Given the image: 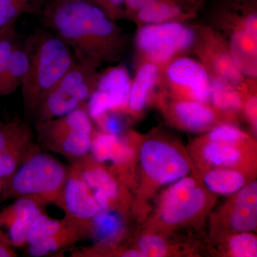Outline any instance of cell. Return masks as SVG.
I'll return each mask as SVG.
<instances>
[{"label": "cell", "mask_w": 257, "mask_h": 257, "mask_svg": "<svg viewBox=\"0 0 257 257\" xmlns=\"http://www.w3.org/2000/svg\"><path fill=\"white\" fill-rule=\"evenodd\" d=\"M41 15L44 25L67 44L79 64L97 69L124 53V32L89 0H52Z\"/></svg>", "instance_id": "obj_1"}, {"label": "cell", "mask_w": 257, "mask_h": 257, "mask_svg": "<svg viewBox=\"0 0 257 257\" xmlns=\"http://www.w3.org/2000/svg\"><path fill=\"white\" fill-rule=\"evenodd\" d=\"M28 40L30 65L21 87L25 114L33 119L44 96L77 62L67 44L47 28L37 30Z\"/></svg>", "instance_id": "obj_2"}, {"label": "cell", "mask_w": 257, "mask_h": 257, "mask_svg": "<svg viewBox=\"0 0 257 257\" xmlns=\"http://www.w3.org/2000/svg\"><path fill=\"white\" fill-rule=\"evenodd\" d=\"M67 175L68 167L40 150L5 182L0 202L35 197L58 207Z\"/></svg>", "instance_id": "obj_3"}, {"label": "cell", "mask_w": 257, "mask_h": 257, "mask_svg": "<svg viewBox=\"0 0 257 257\" xmlns=\"http://www.w3.org/2000/svg\"><path fill=\"white\" fill-rule=\"evenodd\" d=\"M99 76L97 69L77 62L44 96L35 111V122L59 117L87 106Z\"/></svg>", "instance_id": "obj_4"}, {"label": "cell", "mask_w": 257, "mask_h": 257, "mask_svg": "<svg viewBox=\"0 0 257 257\" xmlns=\"http://www.w3.org/2000/svg\"><path fill=\"white\" fill-rule=\"evenodd\" d=\"M197 32L182 22L140 25L136 47L142 62L162 68L171 60L194 46Z\"/></svg>", "instance_id": "obj_5"}, {"label": "cell", "mask_w": 257, "mask_h": 257, "mask_svg": "<svg viewBox=\"0 0 257 257\" xmlns=\"http://www.w3.org/2000/svg\"><path fill=\"white\" fill-rule=\"evenodd\" d=\"M223 30L226 32L231 58L246 78L257 75V14L253 10H237L224 16Z\"/></svg>", "instance_id": "obj_6"}, {"label": "cell", "mask_w": 257, "mask_h": 257, "mask_svg": "<svg viewBox=\"0 0 257 257\" xmlns=\"http://www.w3.org/2000/svg\"><path fill=\"white\" fill-rule=\"evenodd\" d=\"M179 99L208 104L210 101L211 77L199 60L180 55L161 68L160 84Z\"/></svg>", "instance_id": "obj_7"}, {"label": "cell", "mask_w": 257, "mask_h": 257, "mask_svg": "<svg viewBox=\"0 0 257 257\" xmlns=\"http://www.w3.org/2000/svg\"><path fill=\"white\" fill-rule=\"evenodd\" d=\"M140 160L144 173L159 185L174 183L187 177L190 170L188 162L177 149L158 140L143 144Z\"/></svg>", "instance_id": "obj_8"}, {"label": "cell", "mask_w": 257, "mask_h": 257, "mask_svg": "<svg viewBox=\"0 0 257 257\" xmlns=\"http://www.w3.org/2000/svg\"><path fill=\"white\" fill-rule=\"evenodd\" d=\"M198 32L194 43L196 52L210 77L238 89L242 87L247 78L235 65L222 35L210 28H202Z\"/></svg>", "instance_id": "obj_9"}, {"label": "cell", "mask_w": 257, "mask_h": 257, "mask_svg": "<svg viewBox=\"0 0 257 257\" xmlns=\"http://www.w3.org/2000/svg\"><path fill=\"white\" fill-rule=\"evenodd\" d=\"M205 192L192 177H183L167 189L160 204V217L166 224L175 226L189 220L202 210Z\"/></svg>", "instance_id": "obj_10"}, {"label": "cell", "mask_w": 257, "mask_h": 257, "mask_svg": "<svg viewBox=\"0 0 257 257\" xmlns=\"http://www.w3.org/2000/svg\"><path fill=\"white\" fill-rule=\"evenodd\" d=\"M58 207L65 213V216L84 222H93L102 211L92 189L73 162L68 167Z\"/></svg>", "instance_id": "obj_11"}, {"label": "cell", "mask_w": 257, "mask_h": 257, "mask_svg": "<svg viewBox=\"0 0 257 257\" xmlns=\"http://www.w3.org/2000/svg\"><path fill=\"white\" fill-rule=\"evenodd\" d=\"M72 162L78 167L101 211H112L120 194L119 184L114 176L90 153Z\"/></svg>", "instance_id": "obj_12"}, {"label": "cell", "mask_w": 257, "mask_h": 257, "mask_svg": "<svg viewBox=\"0 0 257 257\" xmlns=\"http://www.w3.org/2000/svg\"><path fill=\"white\" fill-rule=\"evenodd\" d=\"M191 0H155L139 10L134 21L139 25L182 22L192 18L197 3Z\"/></svg>", "instance_id": "obj_13"}, {"label": "cell", "mask_w": 257, "mask_h": 257, "mask_svg": "<svg viewBox=\"0 0 257 257\" xmlns=\"http://www.w3.org/2000/svg\"><path fill=\"white\" fill-rule=\"evenodd\" d=\"M94 232V222L75 221L56 234L28 245L25 247L26 253L32 257L50 256L82 241Z\"/></svg>", "instance_id": "obj_14"}, {"label": "cell", "mask_w": 257, "mask_h": 257, "mask_svg": "<svg viewBox=\"0 0 257 257\" xmlns=\"http://www.w3.org/2000/svg\"><path fill=\"white\" fill-rule=\"evenodd\" d=\"M92 134L80 131L64 132L37 138V143L42 150L60 154L72 162L90 152Z\"/></svg>", "instance_id": "obj_15"}, {"label": "cell", "mask_w": 257, "mask_h": 257, "mask_svg": "<svg viewBox=\"0 0 257 257\" xmlns=\"http://www.w3.org/2000/svg\"><path fill=\"white\" fill-rule=\"evenodd\" d=\"M96 160L111 161L116 167H124L135 156V150L126 138L111 134L93 133L90 152Z\"/></svg>", "instance_id": "obj_16"}, {"label": "cell", "mask_w": 257, "mask_h": 257, "mask_svg": "<svg viewBox=\"0 0 257 257\" xmlns=\"http://www.w3.org/2000/svg\"><path fill=\"white\" fill-rule=\"evenodd\" d=\"M161 67L150 62H142L131 82L126 110L140 113L147 105L152 93L160 84Z\"/></svg>", "instance_id": "obj_17"}, {"label": "cell", "mask_w": 257, "mask_h": 257, "mask_svg": "<svg viewBox=\"0 0 257 257\" xmlns=\"http://www.w3.org/2000/svg\"><path fill=\"white\" fill-rule=\"evenodd\" d=\"M42 150L35 141V134L29 128L0 153V179L4 184L17 170L32 157Z\"/></svg>", "instance_id": "obj_18"}, {"label": "cell", "mask_w": 257, "mask_h": 257, "mask_svg": "<svg viewBox=\"0 0 257 257\" xmlns=\"http://www.w3.org/2000/svg\"><path fill=\"white\" fill-rule=\"evenodd\" d=\"M171 110L175 121L191 131L210 127L216 120L215 111L210 106L189 99H177L172 103Z\"/></svg>", "instance_id": "obj_19"}, {"label": "cell", "mask_w": 257, "mask_h": 257, "mask_svg": "<svg viewBox=\"0 0 257 257\" xmlns=\"http://www.w3.org/2000/svg\"><path fill=\"white\" fill-rule=\"evenodd\" d=\"M131 82L127 69L118 65L99 74L95 90L109 96L111 111L126 110Z\"/></svg>", "instance_id": "obj_20"}, {"label": "cell", "mask_w": 257, "mask_h": 257, "mask_svg": "<svg viewBox=\"0 0 257 257\" xmlns=\"http://www.w3.org/2000/svg\"><path fill=\"white\" fill-rule=\"evenodd\" d=\"M30 59L28 38L23 42L20 40L0 78V97L9 95L22 87L28 73Z\"/></svg>", "instance_id": "obj_21"}, {"label": "cell", "mask_w": 257, "mask_h": 257, "mask_svg": "<svg viewBox=\"0 0 257 257\" xmlns=\"http://www.w3.org/2000/svg\"><path fill=\"white\" fill-rule=\"evenodd\" d=\"M211 77L210 101L217 110L237 112L243 107V96L241 89L220 79Z\"/></svg>", "instance_id": "obj_22"}, {"label": "cell", "mask_w": 257, "mask_h": 257, "mask_svg": "<svg viewBox=\"0 0 257 257\" xmlns=\"http://www.w3.org/2000/svg\"><path fill=\"white\" fill-rule=\"evenodd\" d=\"M204 184L216 194H231L237 192L244 186V177L241 172L228 169H216L204 176Z\"/></svg>", "instance_id": "obj_23"}, {"label": "cell", "mask_w": 257, "mask_h": 257, "mask_svg": "<svg viewBox=\"0 0 257 257\" xmlns=\"http://www.w3.org/2000/svg\"><path fill=\"white\" fill-rule=\"evenodd\" d=\"M44 0H0V30L16 23L22 15H41Z\"/></svg>", "instance_id": "obj_24"}, {"label": "cell", "mask_w": 257, "mask_h": 257, "mask_svg": "<svg viewBox=\"0 0 257 257\" xmlns=\"http://www.w3.org/2000/svg\"><path fill=\"white\" fill-rule=\"evenodd\" d=\"M46 204L39 203L22 213L5 229L12 245L17 248L27 246V236L32 223L42 213L45 212Z\"/></svg>", "instance_id": "obj_25"}, {"label": "cell", "mask_w": 257, "mask_h": 257, "mask_svg": "<svg viewBox=\"0 0 257 257\" xmlns=\"http://www.w3.org/2000/svg\"><path fill=\"white\" fill-rule=\"evenodd\" d=\"M234 144L209 141L202 150L203 158L209 165L216 167H233L241 158V152Z\"/></svg>", "instance_id": "obj_26"}, {"label": "cell", "mask_w": 257, "mask_h": 257, "mask_svg": "<svg viewBox=\"0 0 257 257\" xmlns=\"http://www.w3.org/2000/svg\"><path fill=\"white\" fill-rule=\"evenodd\" d=\"M77 221L64 216L63 219H55L42 213L32 223L27 236V246L49 237Z\"/></svg>", "instance_id": "obj_27"}, {"label": "cell", "mask_w": 257, "mask_h": 257, "mask_svg": "<svg viewBox=\"0 0 257 257\" xmlns=\"http://www.w3.org/2000/svg\"><path fill=\"white\" fill-rule=\"evenodd\" d=\"M231 229L237 232H248L257 226V202H239L234 205L229 216Z\"/></svg>", "instance_id": "obj_28"}, {"label": "cell", "mask_w": 257, "mask_h": 257, "mask_svg": "<svg viewBox=\"0 0 257 257\" xmlns=\"http://www.w3.org/2000/svg\"><path fill=\"white\" fill-rule=\"evenodd\" d=\"M231 254L235 257H256V236L249 232H239L231 238L229 243Z\"/></svg>", "instance_id": "obj_29"}, {"label": "cell", "mask_w": 257, "mask_h": 257, "mask_svg": "<svg viewBox=\"0 0 257 257\" xmlns=\"http://www.w3.org/2000/svg\"><path fill=\"white\" fill-rule=\"evenodd\" d=\"M20 40L15 30V24L0 31V78L6 68L10 56Z\"/></svg>", "instance_id": "obj_30"}, {"label": "cell", "mask_w": 257, "mask_h": 257, "mask_svg": "<svg viewBox=\"0 0 257 257\" xmlns=\"http://www.w3.org/2000/svg\"><path fill=\"white\" fill-rule=\"evenodd\" d=\"M30 128L28 123L15 117L7 122L0 121V153Z\"/></svg>", "instance_id": "obj_31"}, {"label": "cell", "mask_w": 257, "mask_h": 257, "mask_svg": "<svg viewBox=\"0 0 257 257\" xmlns=\"http://www.w3.org/2000/svg\"><path fill=\"white\" fill-rule=\"evenodd\" d=\"M138 249L143 257H162L167 253L168 246L158 235L146 234L138 239Z\"/></svg>", "instance_id": "obj_32"}, {"label": "cell", "mask_w": 257, "mask_h": 257, "mask_svg": "<svg viewBox=\"0 0 257 257\" xmlns=\"http://www.w3.org/2000/svg\"><path fill=\"white\" fill-rule=\"evenodd\" d=\"M208 137L209 141L234 144L244 140L246 135L233 125L221 124L211 130Z\"/></svg>", "instance_id": "obj_33"}, {"label": "cell", "mask_w": 257, "mask_h": 257, "mask_svg": "<svg viewBox=\"0 0 257 257\" xmlns=\"http://www.w3.org/2000/svg\"><path fill=\"white\" fill-rule=\"evenodd\" d=\"M101 8L111 20H121L125 16V0H89Z\"/></svg>", "instance_id": "obj_34"}, {"label": "cell", "mask_w": 257, "mask_h": 257, "mask_svg": "<svg viewBox=\"0 0 257 257\" xmlns=\"http://www.w3.org/2000/svg\"><path fill=\"white\" fill-rule=\"evenodd\" d=\"M104 130V133L120 136L122 133L123 125L117 114H109V111L96 119Z\"/></svg>", "instance_id": "obj_35"}, {"label": "cell", "mask_w": 257, "mask_h": 257, "mask_svg": "<svg viewBox=\"0 0 257 257\" xmlns=\"http://www.w3.org/2000/svg\"><path fill=\"white\" fill-rule=\"evenodd\" d=\"M242 109L244 110L245 115L247 117L250 124H251L253 128H255V130H256L257 99L256 95H254L253 93L248 96H243Z\"/></svg>", "instance_id": "obj_36"}, {"label": "cell", "mask_w": 257, "mask_h": 257, "mask_svg": "<svg viewBox=\"0 0 257 257\" xmlns=\"http://www.w3.org/2000/svg\"><path fill=\"white\" fill-rule=\"evenodd\" d=\"M155 0H125V16L134 20L139 10Z\"/></svg>", "instance_id": "obj_37"}, {"label": "cell", "mask_w": 257, "mask_h": 257, "mask_svg": "<svg viewBox=\"0 0 257 257\" xmlns=\"http://www.w3.org/2000/svg\"><path fill=\"white\" fill-rule=\"evenodd\" d=\"M18 256L14 246L5 231L0 228V257H15Z\"/></svg>", "instance_id": "obj_38"}, {"label": "cell", "mask_w": 257, "mask_h": 257, "mask_svg": "<svg viewBox=\"0 0 257 257\" xmlns=\"http://www.w3.org/2000/svg\"><path fill=\"white\" fill-rule=\"evenodd\" d=\"M122 257H143L138 248H126Z\"/></svg>", "instance_id": "obj_39"}, {"label": "cell", "mask_w": 257, "mask_h": 257, "mask_svg": "<svg viewBox=\"0 0 257 257\" xmlns=\"http://www.w3.org/2000/svg\"><path fill=\"white\" fill-rule=\"evenodd\" d=\"M3 189H4V182L0 179V197H1L2 194H3Z\"/></svg>", "instance_id": "obj_40"}, {"label": "cell", "mask_w": 257, "mask_h": 257, "mask_svg": "<svg viewBox=\"0 0 257 257\" xmlns=\"http://www.w3.org/2000/svg\"><path fill=\"white\" fill-rule=\"evenodd\" d=\"M54 1H57V0H54Z\"/></svg>", "instance_id": "obj_41"}, {"label": "cell", "mask_w": 257, "mask_h": 257, "mask_svg": "<svg viewBox=\"0 0 257 257\" xmlns=\"http://www.w3.org/2000/svg\"><path fill=\"white\" fill-rule=\"evenodd\" d=\"M2 30H3V29H2ZM2 30H0V31H1Z\"/></svg>", "instance_id": "obj_42"}]
</instances>
